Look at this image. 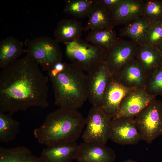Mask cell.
I'll return each mask as SVG.
<instances>
[{"label":"cell","instance_id":"52a82bcc","mask_svg":"<svg viewBox=\"0 0 162 162\" xmlns=\"http://www.w3.org/2000/svg\"><path fill=\"white\" fill-rule=\"evenodd\" d=\"M112 119L101 106H93L85 119L84 142L105 145L109 139Z\"/></svg>","mask_w":162,"mask_h":162},{"label":"cell","instance_id":"9c48e42d","mask_svg":"<svg viewBox=\"0 0 162 162\" xmlns=\"http://www.w3.org/2000/svg\"><path fill=\"white\" fill-rule=\"evenodd\" d=\"M109 139L121 145L137 144L142 138L134 118L112 119Z\"/></svg>","mask_w":162,"mask_h":162},{"label":"cell","instance_id":"ba28073f","mask_svg":"<svg viewBox=\"0 0 162 162\" xmlns=\"http://www.w3.org/2000/svg\"><path fill=\"white\" fill-rule=\"evenodd\" d=\"M138 46L132 40L119 39L106 51L105 62L111 76H116L127 62L135 57Z\"/></svg>","mask_w":162,"mask_h":162},{"label":"cell","instance_id":"44dd1931","mask_svg":"<svg viewBox=\"0 0 162 162\" xmlns=\"http://www.w3.org/2000/svg\"><path fill=\"white\" fill-rule=\"evenodd\" d=\"M135 57L147 75L162 63V56L157 48L145 44L138 45Z\"/></svg>","mask_w":162,"mask_h":162},{"label":"cell","instance_id":"4316f807","mask_svg":"<svg viewBox=\"0 0 162 162\" xmlns=\"http://www.w3.org/2000/svg\"><path fill=\"white\" fill-rule=\"evenodd\" d=\"M143 16L151 22L162 21V1L144 0Z\"/></svg>","mask_w":162,"mask_h":162},{"label":"cell","instance_id":"ac0fdd59","mask_svg":"<svg viewBox=\"0 0 162 162\" xmlns=\"http://www.w3.org/2000/svg\"><path fill=\"white\" fill-rule=\"evenodd\" d=\"M26 53L23 43L13 36H10L0 42V67L3 69L18 59Z\"/></svg>","mask_w":162,"mask_h":162},{"label":"cell","instance_id":"cb8c5ba5","mask_svg":"<svg viewBox=\"0 0 162 162\" xmlns=\"http://www.w3.org/2000/svg\"><path fill=\"white\" fill-rule=\"evenodd\" d=\"M63 10L75 18L88 17L96 5L97 0H66Z\"/></svg>","mask_w":162,"mask_h":162},{"label":"cell","instance_id":"3957f363","mask_svg":"<svg viewBox=\"0 0 162 162\" xmlns=\"http://www.w3.org/2000/svg\"><path fill=\"white\" fill-rule=\"evenodd\" d=\"M85 124V119L77 110L59 108L48 114L33 133L39 143L48 146L76 141Z\"/></svg>","mask_w":162,"mask_h":162},{"label":"cell","instance_id":"7a4b0ae2","mask_svg":"<svg viewBox=\"0 0 162 162\" xmlns=\"http://www.w3.org/2000/svg\"><path fill=\"white\" fill-rule=\"evenodd\" d=\"M47 73L53 90L54 103L59 108L77 110L88 100V74L72 63H66L62 70H50Z\"/></svg>","mask_w":162,"mask_h":162},{"label":"cell","instance_id":"2e32d148","mask_svg":"<svg viewBox=\"0 0 162 162\" xmlns=\"http://www.w3.org/2000/svg\"><path fill=\"white\" fill-rule=\"evenodd\" d=\"M143 0H123L111 12L114 26L125 24L143 16Z\"/></svg>","mask_w":162,"mask_h":162},{"label":"cell","instance_id":"d6986e66","mask_svg":"<svg viewBox=\"0 0 162 162\" xmlns=\"http://www.w3.org/2000/svg\"><path fill=\"white\" fill-rule=\"evenodd\" d=\"M151 22L145 16H141L125 24L120 30L119 35L130 38L138 45L144 44Z\"/></svg>","mask_w":162,"mask_h":162},{"label":"cell","instance_id":"30bf717a","mask_svg":"<svg viewBox=\"0 0 162 162\" xmlns=\"http://www.w3.org/2000/svg\"><path fill=\"white\" fill-rule=\"evenodd\" d=\"M155 97L144 88L133 89L124 98L118 113L113 118H134Z\"/></svg>","mask_w":162,"mask_h":162},{"label":"cell","instance_id":"4fadbf2b","mask_svg":"<svg viewBox=\"0 0 162 162\" xmlns=\"http://www.w3.org/2000/svg\"><path fill=\"white\" fill-rule=\"evenodd\" d=\"M87 74L88 99L93 106H101L104 94L111 76L105 62Z\"/></svg>","mask_w":162,"mask_h":162},{"label":"cell","instance_id":"9a60e30c","mask_svg":"<svg viewBox=\"0 0 162 162\" xmlns=\"http://www.w3.org/2000/svg\"><path fill=\"white\" fill-rule=\"evenodd\" d=\"M77 147L76 141L58 143L44 148L40 157L44 162H71L76 158Z\"/></svg>","mask_w":162,"mask_h":162},{"label":"cell","instance_id":"f1b7e54d","mask_svg":"<svg viewBox=\"0 0 162 162\" xmlns=\"http://www.w3.org/2000/svg\"><path fill=\"white\" fill-rule=\"evenodd\" d=\"M123 0H98V2L111 13Z\"/></svg>","mask_w":162,"mask_h":162},{"label":"cell","instance_id":"83f0119b","mask_svg":"<svg viewBox=\"0 0 162 162\" xmlns=\"http://www.w3.org/2000/svg\"><path fill=\"white\" fill-rule=\"evenodd\" d=\"M162 42V21L152 22L144 44L156 46Z\"/></svg>","mask_w":162,"mask_h":162},{"label":"cell","instance_id":"8fae6325","mask_svg":"<svg viewBox=\"0 0 162 162\" xmlns=\"http://www.w3.org/2000/svg\"><path fill=\"white\" fill-rule=\"evenodd\" d=\"M133 89L124 85L116 77L110 76L104 94L101 107L109 116L114 118L118 112L123 99Z\"/></svg>","mask_w":162,"mask_h":162},{"label":"cell","instance_id":"7c38bea8","mask_svg":"<svg viewBox=\"0 0 162 162\" xmlns=\"http://www.w3.org/2000/svg\"><path fill=\"white\" fill-rule=\"evenodd\" d=\"M116 158L114 151L105 145L84 142L78 145V162H113Z\"/></svg>","mask_w":162,"mask_h":162},{"label":"cell","instance_id":"ffe728a7","mask_svg":"<svg viewBox=\"0 0 162 162\" xmlns=\"http://www.w3.org/2000/svg\"><path fill=\"white\" fill-rule=\"evenodd\" d=\"M86 25L83 27L85 32L90 30L113 28L114 27L111 13L97 3L88 17Z\"/></svg>","mask_w":162,"mask_h":162},{"label":"cell","instance_id":"d4e9b609","mask_svg":"<svg viewBox=\"0 0 162 162\" xmlns=\"http://www.w3.org/2000/svg\"><path fill=\"white\" fill-rule=\"evenodd\" d=\"M12 114L0 112V141L8 143L14 140L19 132L20 123Z\"/></svg>","mask_w":162,"mask_h":162},{"label":"cell","instance_id":"603a6c76","mask_svg":"<svg viewBox=\"0 0 162 162\" xmlns=\"http://www.w3.org/2000/svg\"><path fill=\"white\" fill-rule=\"evenodd\" d=\"M113 28L91 30L87 35V42L106 51L115 44L119 40Z\"/></svg>","mask_w":162,"mask_h":162},{"label":"cell","instance_id":"4dcf8cb0","mask_svg":"<svg viewBox=\"0 0 162 162\" xmlns=\"http://www.w3.org/2000/svg\"><path fill=\"white\" fill-rule=\"evenodd\" d=\"M120 162H138L137 161L131 159H128Z\"/></svg>","mask_w":162,"mask_h":162},{"label":"cell","instance_id":"484cf974","mask_svg":"<svg viewBox=\"0 0 162 162\" xmlns=\"http://www.w3.org/2000/svg\"><path fill=\"white\" fill-rule=\"evenodd\" d=\"M145 89L151 95L162 96V63L147 75Z\"/></svg>","mask_w":162,"mask_h":162},{"label":"cell","instance_id":"8992f818","mask_svg":"<svg viewBox=\"0 0 162 162\" xmlns=\"http://www.w3.org/2000/svg\"><path fill=\"white\" fill-rule=\"evenodd\" d=\"M142 140L151 144L162 135V101L154 98L134 118Z\"/></svg>","mask_w":162,"mask_h":162},{"label":"cell","instance_id":"7402d4cb","mask_svg":"<svg viewBox=\"0 0 162 162\" xmlns=\"http://www.w3.org/2000/svg\"><path fill=\"white\" fill-rule=\"evenodd\" d=\"M0 162H44L40 157L34 155L28 148L17 146L10 148L0 147Z\"/></svg>","mask_w":162,"mask_h":162},{"label":"cell","instance_id":"e0dca14e","mask_svg":"<svg viewBox=\"0 0 162 162\" xmlns=\"http://www.w3.org/2000/svg\"><path fill=\"white\" fill-rule=\"evenodd\" d=\"M83 31L82 23L76 18L64 19L58 23L54 36L58 43L65 44L80 38Z\"/></svg>","mask_w":162,"mask_h":162},{"label":"cell","instance_id":"6da1fadb","mask_svg":"<svg viewBox=\"0 0 162 162\" xmlns=\"http://www.w3.org/2000/svg\"><path fill=\"white\" fill-rule=\"evenodd\" d=\"M48 77L26 54L0 73V112L12 114L32 107L48 106Z\"/></svg>","mask_w":162,"mask_h":162},{"label":"cell","instance_id":"5bb4252c","mask_svg":"<svg viewBox=\"0 0 162 162\" xmlns=\"http://www.w3.org/2000/svg\"><path fill=\"white\" fill-rule=\"evenodd\" d=\"M115 77L128 87L145 88L147 75L136 57L127 62Z\"/></svg>","mask_w":162,"mask_h":162},{"label":"cell","instance_id":"277c9868","mask_svg":"<svg viewBox=\"0 0 162 162\" xmlns=\"http://www.w3.org/2000/svg\"><path fill=\"white\" fill-rule=\"evenodd\" d=\"M65 44L68 59L87 74L105 62L106 51L86 40L80 38Z\"/></svg>","mask_w":162,"mask_h":162},{"label":"cell","instance_id":"5b68a950","mask_svg":"<svg viewBox=\"0 0 162 162\" xmlns=\"http://www.w3.org/2000/svg\"><path fill=\"white\" fill-rule=\"evenodd\" d=\"M58 44L55 39L46 36L27 39L24 42L27 54L47 71L56 63L62 62L63 56Z\"/></svg>","mask_w":162,"mask_h":162},{"label":"cell","instance_id":"f546056e","mask_svg":"<svg viewBox=\"0 0 162 162\" xmlns=\"http://www.w3.org/2000/svg\"><path fill=\"white\" fill-rule=\"evenodd\" d=\"M156 46L157 48L162 56V42Z\"/></svg>","mask_w":162,"mask_h":162}]
</instances>
